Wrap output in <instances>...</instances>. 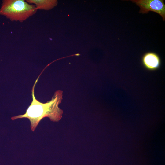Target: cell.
<instances>
[{
    "label": "cell",
    "instance_id": "cell-1",
    "mask_svg": "<svg viewBox=\"0 0 165 165\" xmlns=\"http://www.w3.org/2000/svg\"><path fill=\"white\" fill-rule=\"evenodd\" d=\"M39 77V76L32 88V100L25 113L11 117L12 120L19 118H28L30 122L31 128L33 131L44 118L48 117L50 120L57 122L61 119L63 113V110L59 107L62 99V91L60 90L56 91L51 99L45 103H42L36 98L34 95V89Z\"/></svg>",
    "mask_w": 165,
    "mask_h": 165
},
{
    "label": "cell",
    "instance_id": "cell-2",
    "mask_svg": "<svg viewBox=\"0 0 165 165\" xmlns=\"http://www.w3.org/2000/svg\"><path fill=\"white\" fill-rule=\"evenodd\" d=\"M35 6L24 0H4L0 8V15L11 21L23 22L35 14Z\"/></svg>",
    "mask_w": 165,
    "mask_h": 165
},
{
    "label": "cell",
    "instance_id": "cell-3",
    "mask_svg": "<svg viewBox=\"0 0 165 165\" xmlns=\"http://www.w3.org/2000/svg\"><path fill=\"white\" fill-rule=\"evenodd\" d=\"M140 8L139 13H148L149 11L156 12L165 20V5L163 0H130Z\"/></svg>",
    "mask_w": 165,
    "mask_h": 165
},
{
    "label": "cell",
    "instance_id": "cell-4",
    "mask_svg": "<svg viewBox=\"0 0 165 165\" xmlns=\"http://www.w3.org/2000/svg\"><path fill=\"white\" fill-rule=\"evenodd\" d=\"M142 62L145 68L151 71L158 69L161 64V59L159 55L152 52L145 53L142 57Z\"/></svg>",
    "mask_w": 165,
    "mask_h": 165
},
{
    "label": "cell",
    "instance_id": "cell-5",
    "mask_svg": "<svg viewBox=\"0 0 165 165\" xmlns=\"http://www.w3.org/2000/svg\"><path fill=\"white\" fill-rule=\"evenodd\" d=\"M28 3L35 5L37 10H49L58 4L57 0H26Z\"/></svg>",
    "mask_w": 165,
    "mask_h": 165
}]
</instances>
